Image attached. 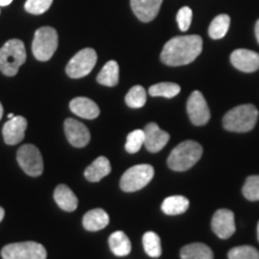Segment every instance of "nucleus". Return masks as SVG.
<instances>
[{"label":"nucleus","mask_w":259,"mask_h":259,"mask_svg":"<svg viewBox=\"0 0 259 259\" xmlns=\"http://www.w3.org/2000/svg\"><path fill=\"white\" fill-rule=\"evenodd\" d=\"M203 40L198 35H187L170 38L161 53L162 63L168 66H181L196 60L202 53Z\"/></svg>","instance_id":"nucleus-1"},{"label":"nucleus","mask_w":259,"mask_h":259,"mask_svg":"<svg viewBox=\"0 0 259 259\" xmlns=\"http://www.w3.org/2000/svg\"><path fill=\"white\" fill-rule=\"evenodd\" d=\"M202 145L194 141H185L174 148L168 157V167L176 171H184L194 166L202 157Z\"/></svg>","instance_id":"nucleus-2"},{"label":"nucleus","mask_w":259,"mask_h":259,"mask_svg":"<svg viewBox=\"0 0 259 259\" xmlns=\"http://www.w3.org/2000/svg\"><path fill=\"white\" fill-rule=\"evenodd\" d=\"M27 60V52L23 41L12 38L0 48V71L5 76L12 77Z\"/></svg>","instance_id":"nucleus-3"},{"label":"nucleus","mask_w":259,"mask_h":259,"mask_svg":"<svg viewBox=\"0 0 259 259\" xmlns=\"http://www.w3.org/2000/svg\"><path fill=\"white\" fill-rule=\"evenodd\" d=\"M258 116V109L253 105H241L227 113L223 126L231 132H248L257 124Z\"/></svg>","instance_id":"nucleus-4"},{"label":"nucleus","mask_w":259,"mask_h":259,"mask_svg":"<svg viewBox=\"0 0 259 259\" xmlns=\"http://www.w3.org/2000/svg\"><path fill=\"white\" fill-rule=\"evenodd\" d=\"M58 48V32L52 27H42L35 32L32 54L40 61L50 60Z\"/></svg>","instance_id":"nucleus-5"},{"label":"nucleus","mask_w":259,"mask_h":259,"mask_svg":"<svg viewBox=\"0 0 259 259\" xmlns=\"http://www.w3.org/2000/svg\"><path fill=\"white\" fill-rule=\"evenodd\" d=\"M155 170L150 164H137L131 167L122 174L120 187L124 192H136L142 190L154 178Z\"/></svg>","instance_id":"nucleus-6"},{"label":"nucleus","mask_w":259,"mask_h":259,"mask_svg":"<svg viewBox=\"0 0 259 259\" xmlns=\"http://www.w3.org/2000/svg\"><path fill=\"white\" fill-rule=\"evenodd\" d=\"M3 259H47V251L44 245L35 241L9 244L2 250Z\"/></svg>","instance_id":"nucleus-7"},{"label":"nucleus","mask_w":259,"mask_h":259,"mask_svg":"<svg viewBox=\"0 0 259 259\" xmlns=\"http://www.w3.org/2000/svg\"><path fill=\"white\" fill-rule=\"evenodd\" d=\"M97 61V54L93 48L79 51L66 65V73L71 78H82L92 72Z\"/></svg>","instance_id":"nucleus-8"},{"label":"nucleus","mask_w":259,"mask_h":259,"mask_svg":"<svg viewBox=\"0 0 259 259\" xmlns=\"http://www.w3.org/2000/svg\"><path fill=\"white\" fill-rule=\"evenodd\" d=\"M17 161L24 173L30 177H40L44 171V160L40 150L32 144H25L17 151Z\"/></svg>","instance_id":"nucleus-9"},{"label":"nucleus","mask_w":259,"mask_h":259,"mask_svg":"<svg viewBox=\"0 0 259 259\" xmlns=\"http://www.w3.org/2000/svg\"><path fill=\"white\" fill-rule=\"evenodd\" d=\"M187 113L193 125L203 126L209 121L210 111L208 103L200 92H193L187 101Z\"/></svg>","instance_id":"nucleus-10"},{"label":"nucleus","mask_w":259,"mask_h":259,"mask_svg":"<svg viewBox=\"0 0 259 259\" xmlns=\"http://www.w3.org/2000/svg\"><path fill=\"white\" fill-rule=\"evenodd\" d=\"M211 228L213 233L221 239H228L235 232L234 213L231 210L220 209L213 215L211 221Z\"/></svg>","instance_id":"nucleus-11"},{"label":"nucleus","mask_w":259,"mask_h":259,"mask_svg":"<svg viewBox=\"0 0 259 259\" xmlns=\"http://www.w3.org/2000/svg\"><path fill=\"white\" fill-rule=\"evenodd\" d=\"M65 135L71 145L76 148H83L90 142V132L85 125L76 119H66L64 122Z\"/></svg>","instance_id":"nucleus-12"},{"label":"nucleus","mask_w":259,"mask_h":259,"mask_svg":"<svg viewBox=\"0 0 259 259\" xmlns=\"http://www.w3.org/2000/svg\"><path fill=\"white\" fill-rule=\"evenodd\" d=\"M28 127V121L24 116L17 115L9 119L3 126V137L6 144L16 145L23 141L25 131Z\"/></svg>","instance_id":"nucleus-13"},{"label":"nucleus","mask_w":259,"mask_h":259,"mask_svg":"<svg viewBox=\"0 0 259 259\" xmlns=\"http://www.w3.org/2000/svg\"><path fill=\"white\" fill-rule=\"evenodd\" d=\"M144 135V145L150 153H158L169 141V135L166 131H162L155 122H150L145 126Z\"/></svg>","instance_id":"nucleus-14"},{"label":"nucleus","mask_w":259,"mask_h":259,"mask_svg":"<svg viewBox=\"0 0 259 259\" xmlns=\"http://www.w3.org/2000/svg\"><path fill=\"white\" fill-rule=\"evenodd\" d=\"M233 66L242 72H254L259 69V54L248 50H236L231 54Z\"/></svg>","instance_id":"nucleus-15"},{"label":"nucleus","mask_w":259,"mask_h":259,"mask_svg":"<svg viewBox=\"0 0 259 259\" xmlns=\"http://www.w3.org/2000/svg\"><path fill=\"white\" fill-rule=\"evenodd\" d=\"M163 0H131V8L142 22H150L156 17Z\"/></svg>","instance_id":"nucleus-16"},{"label":"nucleus","mask_w":259,"mask_h":259,"mask_svg":"<svg viewBox=\"0 0 259 259\" xmlns=\"http://www.w3.org/2000/svg\"><path fill=\"white\" fill-rule=\"evenodd\" d=\"M70 109L73 114L84 119H95L100 115V108L88 97H76L70 102Z\"/></svg>","instance_id":"nucleus-17"},{"label":"nucleus","mask_w":259,"mask_h":259,"mask_svg":"<svg viewBox=\"0 0 259 259\" xmlns=\"http://www.w3.org/2000/svg\"><path fill=\"white\" fill-rule=\"evenodd\" d=\"M54 200L64 211L72 212L78 206V199L72 190L66 185H59L54 190Z\"/></svg>","instance_id":"nucleus-18"},{"label":"nucleus","mask_w":259,"mask_h":259,"mask_svg":"<svg viewBox=\"0 0 259 259\" xmlns=\"http://www.w3.org/2000/svg\"><path fill=\"white\" fill-rule=\"evenodd\" d=\"M109 223V216L105 210L93 209L84 215L83 227L89 232H97L106 228Z\"/></svg>","instance_id":"nucleus-19"},{"label":"nucleus","mask_w":259,"mask_h":259,"mask_svg":"<svg viewBox=\"0 0 259 259\" xmlns=\"http://www.w3.org/2000/svg\"><path fill=\"white\" fill-rule=\"evenodd\" d=\"M111 170L112 167L108 158H106L105 156H100L87 168L85 171H84V176H85V179L90 181V183H97V181L108 176Z\"/></svg>","instance_id":"nucleus-20"},{"label":"nucleus","mask_w":259,"mask_h":259,"mask_svg":"<svg viewBox=\"0 0 259 259\" xmlns=\"http://www.w3.org/2000/svg\"><path fill=\"white\" fill-rule=\"evenodd\" d=\"M108 244L111 251L118 257H125L131 252V241L124 232H115L109 236Z\"/></svg>","instance_id":"nucleus-21"},{"label":"nucleus","mask_w":259,"mask_h":259,"mask_svg":"<svg viewBox=\"0 0 259 259\" xmlns=\"http://www.w3.org/2000/svg\"><path fill=\"white\" fill-rule=\"evenodd\" d=\"M180 257L181 259H213V253L209 246L194 242L181 248Z\"/></svg>","instance_id":"nucleus-22"},{"label":"nucleus","mask_w":259,"mask_h":259,"mask_svg":"<svg viewBox=\"0 0 259 259\" xmlns=\"http://www.w3.org/2000/svg\"><path fill=\"white\" fill-rule=\"evenodd\" d=\"M190 202L184 196H171L168 197L162 203L161 209L166 215H180L189 209Z\"/></svg>","instance_id":"nucleus-23"},{"label":"nucleus","mask_w":259,"mask_h":259,"mask_svg":"<svg viewBox=\"0 0 259 259\" xmlns=\"http://www.w3.org/2000/svg\"><path fill=\"white\" fill-rule=\"evenodd\" d=\"M97 82L106 87H115L119 82V65L114 60H109L100 73L97 74Z\"/></svg>","instance_id":"nucleus-24"},{"label":"nucleus","mask_w":259,"mask_h":259,"mask_svg":"<svg viewBox=\"0 0 259 259\" xmlns=\"http://www.w3.org/2000/svg\"><path fill=\"white\" fill-rule=\"evenodd\" d=\"M229 25H231V18L228 15H219L213 18L209 27V35L213 40H219L226 36L228 32Z\"/></svg>","instance_id":"nucleus-25"},{"label":"nucleus","mask_w":259,"mask_h":259,"mask_svg":"<svg viewBox=\"0 0 259 259\" xmlns=\"http://www.w3.org/2000/svg\"><path fill=\"white\" fill-rule=\"evenodd\" d=\"M143 246L144 251L147 252L149 257L158 258L162 254L161 239L156 233L147 232L143 235Z\"/></svg>","instance_id":"nucleus-26"},{"label":"nucleus","mask_w":259,"mask_h":259,"mask_svg":"<svg viewBox=\"0 0 259 259\" xmlns=\"http://www.w3.org/2000/svg\"><path fill=\"white\" fill-rule=\"evenodd\" d=\"M179 93L180 87L177 83H158L149 88V94L154 97H167V99H171V97L177 96Z\"/></svg>","instance_id":"nucleus-27"},{"label":"nucleus","mask_w":259,"mask_h":259,"mask_svg":"<svg viewBox=\"0 0 259 259\" xmlns=\"http://www.w3.org/2000/svg\"><path fill=\"white\" fill-rule=\"evenodd\" d=\"M126 105L131 108H142L147 102V92L142 85H135L125 97Z\"/></svg>","instance_id":"nucleus-28"},{"label":"nucleus","mask_w":259,"mask_h":259,"mask_svg":"<svg viewBox=\"0 0 259 259\" xmlns=\"http://www.w3.org/2000/svg\"><path fill=\"white\" fill-rule=\"evenodd\" d=\"M144 130H135L131 134H128L127 139H126L125 149L128 154H136L141 150V148L144 144Z\"/></svg>","instance_id":"nucleus-29"},{"label":"nucleus","mask_w":259,"mask_h":259,"mask_svg":"<svg viewBox=\"0 0 259 259\" xmlns=\"http://www.w3.org/2000/svg\"><path fill=\"white\" fill-rule=\"evenodd\" d=\"M229 259H259V252L252 246H238L228 252Z\"/></svg>","instance_id":"nucleus-30"},{"label":"nucleus","mask_w":259,"mask_h":259,"mask_svg":"<svg viewBox=\"0 0 259 259\" xmlns=\"http://www.w3.org/2000/svg\"><path fill=\"white\" fill-rule=\"evenodd\" d=\"M242 193L245 198L252 202L259 200V176H252L246 179V183L242 187Z\"/></svg>","instance_id":"nucleus-31"},{"label":"nucleus","mask_w":259,"mask_h":259,"mask_svg":"<svg viewBox=\"0 0 259 259\" xmlns=\"http://www.w3.org/2000/svg\"><path fill=\"white\" fill-rule=\"evenodd\" d=\"M53 0H27L25 3V10L29 14L41 15L45 14L51 8Z\"/></svg>","instance_id":"nucleus-32"},{"label":"nucleus","mask_w":259,"mask_h":259,"mask_svg":"<svg viewBox=\"0 0 259 259\" xmlns=\"http://www.w3.org/2000/svg\"><path fill=\"white\" fill-rule=\"evenodd\" d=\"M177 22L178 24H179L181 31L189 30L191 22H192V10H191L189 6L181 8L177 15Z\"/></svg>","instance_id":"nucleus-33"},{"label":"nucleus","mask_w":259,"mask_h":259,"mask_svg":"<svg viewBox=\"0 0 259 259\" xmlns=\"http://www.w3.org/2000/svg\"><path fill=\"white\" fill-rule=\"evenodd\" d=\"M254 31H255V37H257V41L259 42V19L257 21V23H255Z\"/></svg>","instance_id":"nucleus-34"},{"label":"nucleus","mask_w":259,"mask_h":259,"mask_svg":"<svg viewBox=\"0 0 259 259\" xmlns=\"http://www.w3.org/2000/svg\"><path fill=\"white\" fill-rule=\"evenodd\" d=\"M12 3V0H0V6H8Z\"/></svg>","instance_id":"nucleus-35"},{"label":"nucleus","mask_w":259,"mask_h":259,"mask_svg":"<svg viewBox=\"0 0 259 259\" xmlns=\"http://www.w3.org/2000/svg\"><path fill=\"white\" fill-rule=\"evenodd\" d=\"M4 216H5V210L2 208V206H0V222L3 221V219H4Z\"/></svg>","instance_id":"nucleus-36"},{"label":"nucleus","mask_w":259,"mask_h":259,"mask_svg":"<svg viewBox=\"0 0 259 259\" xmlns=\"http://www.w3.org/2000/svg\"><path fill=\"white\" fill-rule=\"evenodd\" d=\"M3 113H4V108H3V105L0 103V119L3 118Z\"/></svg>","instance_id":"nucleus-37"},{"label":"nucleus","mask_w":259,"mask_h":259,"mask_svg":"<svg viewBox=\"0 0 259 259\" xmlns=\"http://www.w3.org/2000/svg\"><path fill=\"white\" fill-rule=\"evenodd\" d=\"M14 116H15V115H14V113H10L8 118H9V119H12V118H14Z\"/></svg>","instance_id":"nucleus-38"},{"label":"nucleus","mask_w":259,"mask_h":259,"mask_svg":"<svg viewBox=\"0 0 259 259\" xmlns=\"http://www.w3.org/2000/svg\"><path fill=\"white\" fill-rule=\"evenodd\" d=\"M257 232H258V240H259V222H258V227H257Z\"/></svg>","instance_id":"nucleus-39"}]
</instances>
